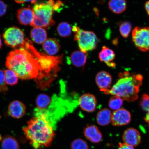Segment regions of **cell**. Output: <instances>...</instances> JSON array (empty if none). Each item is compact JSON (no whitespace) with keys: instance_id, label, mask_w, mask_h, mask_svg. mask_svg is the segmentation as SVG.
<instances>
[{"instance_id":"6da1fadb","label":"cell","mask_w":149,"mask_h":149,"mask_svg":"<svg viewBox=\"0 0 149 149\" xmlns=\"http://www.w3.org/2000/svg\"><path fill=\"white\" fill-rule=\"evenodd\" d=\"M6 66L12 70L20 79H34L39 87L45 86L46 78L36 56L24 48L15 49L9 52L6 61Z\"/></svg>"},{"instance_id":"7a4b0ae2","label":"cell","mask_w":149,"mask_h":149,"mask_svg":"<svg viewBox=\"0 0 149 149\" xmlns=\"http://www.w3.org/2000/svg\"><path fill=\"white\" fill-rule=\"evenodd\" d=\"M23 130L25 137L35 149L51 146L55 135L51 124L41 116H35L31 119Z\"/></svg>"},{"instance_id":"3957f363","label":"cell","mask_w":149,"mask_h":149,"mask_svg":"<svg viewBox=\"0 0 149 149\" xmlns=\"http://www.w3.org/2000/svg\"><path fill=\"white\" fill-rule=\"evenodd\" d=\"M119 79L110 89L104 91L106 94H111L123 100L133 102L138 98L139 88L142 84L143 76L139 74L130 75L124 72L119 74Z\"/></svg>"},{"instance_id":"277c9868","label":"cell","mask_w":149,"mask_h":149,"mask_svg":"<svg viewBox=\"0 0 149 149\" xmlns=\"http://www.w3.org/2000/svg\"><path fill=\"white\" fill-rule=\"evenodd\" d=\"M55 3L54 0H48L45 2L35 3L32 8L34 19L31 26L45 29L54 25L53 17Z\"/></svg>"},{"instance_id":"5b68a950","label":"cell","mask_w":149,"mask_h":149,"mask_svg":"<svg viewBox=\"0 0 149 149\" xmlns=\"http://www.w3.org/2000/svg\"><path fill=\"white\" fill-rule=\"evenodd\" d=\"M74 33V40L77 42L81 51L87 53L96 49L98 40L94 32L84 31L77 27Z\"/></svg>"},{"instance_id":"8992f818","label":"cell","mask_w":149,"mask_h":149,"mask_svg":"<svg viewBox=\"0 0 149 149\" xmlns=\"http://www.w3.org/2000/svg\"><path fill=\"white\" fill-rule=\"evenodd\" d=\"M3 37L5 45L17 49L23 46L26 39L23 31L16 27H11L6 29L3 33Z\"/></svg>"},{"instance_id":"52a82bcc","label":"cell","mask_w":149,"mask_h":149,"mask_svg":"<svg viewBox=\"0 0 149 149\" xmlns=\"http://www.w3.org/2000/svg\"><path fill=\"white\" fill-rule=\"evenodd\" d=\"M132 40L140 51L149 52V27H136L132 32Z\"/></svg>"},{"instance_id":"ba28073f","label":"cell","mask_w":149,"mask_h":149,"mask_svg":"<svg viewBox=\"0 0 149 149\" xmlns=\"http://www.w3.org/2000/svg\"><path fill=\"white\" fill-rule=\"evenodd\" d=\"M131 121V114L125 109H120L115 111L112 113L111 122L113 126L126 125Z\"/></svg>"},{"instance_id":"9c48e42d","label":"cell","mask_w":149,"mask_h":149,"mask_svg":"<svg viewBox=\"0 0 149 149\" xmlns=\"http://www.w3.org/2000/svg\"><path fill=\"white\" fill-rule=\"evenodd\" d=\"M122 139L126 144L133 147L138 146L141 141V136L137 130L133 128H127L124 132Z\"/></svg>"},{"instance_id":"30bf717a","label":"cell","mask_w":149,"mask_h":149,"mask_svg":"<svg viewBox=\"0 0 149 149\" xmlns=\"http://www.w3.org/2000/svg\"><path fill=\"white\" fill-rule=\"evenodd\" d=\"M80 107L83 111L92 112L95 111L97 106L96 99L92 94H85L81 96L79 100Z\"/></svg>"},{"instance_id":"8fae6325","label":"cell","mask_w":149,"mask_h":149,"mask_svg":"<svg viewBox=\"0 0 149 149\" xmlns=\"http://www.w3.org/2000/svg\"><path fill=\"white\" fill-rule=\"evenodd\" d=\"M34 17L33 9L29 6L19 9L17 12L18 21L22 25L31 26L34 19Z\"/></svg>"},{"instance_id":"7c38bea8","label":"cell","mask_w":149,"mask_h":149,"mask_svg":"<svg viewBox=\"0 0 149 149\" xmlns=\"http://www.w3.org/2000/svg\"><path fill=\"white\" fill-rule=\"evenodd\" d=\"M95 81L100 91L103 92L111 88L112 77L110 74L105 71L98 72L95 78Z\"/></svg>"},{"instance_id":"4fadbf2b","label":"cell","mask_w":149,"mask_h":149,"mask_svg":"<svg viewBox=\"0 0 149 149\" xmlns=\"http://www.w3.org/2000/svg\"><path fill=\"white\" fill-rule=\"evenodd\" d=\"M83 133L86 139L93 143H98L102 140V134L96 126H87L84 129Z\"/></svg>"},{"instance_id":"5bb4252c","label":"cell","mask_w":149,"mask_h":149,"mask_svg":"<svg viewBox=\"0 0 149 149\" xmlns=\"http://www.w3.org/2000/svg\"><path fill=\"white\" fill-rule=\"evenodd\" d=\"M26 107L24 104L18 100L11 102L8 107V113L11 117L16 119H19L25 114Z\"/></svg>"},{"instance_id":"9a60e30c","label":"cell","mask_w":149,"mask_h":149,"mask_svg":"<svg viewBox=\"0 0 149 149\" xmlns=\"http://www.w3.org/2000/svg\"><path fill=\"white\" fill-rule=\"evenodd\" d=\"M99 58L102 62L105 63L108 66L115 68L116 64L113 61L115 58V54L113 50L106 46H103L99 53Z\"/></svg>"},{"instance_id":"2e32d148","label":"cell","mask_w":149,"mask_h":149,"mask_svg":"<svg viewBox=\"0 0 149 149\" xmlns=\"http://www.w3.org/2000/svg\"><path fill=\"white\" fill-rule=\"evenodd\" d=\"M87 58V53L81 51H74L69 57L70 62L77 68H83L86 63Z\"/></svg>"},{"instance_id":"e0dca14e","label":"cell","mask_w":149,"mask_h":149,"mask_svg":"<svg viewBox=\"0 0 149 149\" xmlns=\"http://www.w3.org/2000/svg\"><path fill=\"white\" fill-rule=\"evenodd\" d=\"M45 52L50 56L55 55L58 53L61 46L57 40L55 38H48L42 45Z\"/></svg>"},{"instance_id":"ac0fdd59","label":"cell","mask_w":149,"mask_h":149,"mask_svg":"<svg viewBox=\"0 0 149 149\" xmlns=\"http://www.w3.org/2000/svg\"><path fill=\"white\" fill-rule=\"evenodd\" d=\"M30 37L33 42L37 44H41L47 40V33L44 28L33 27L31 31Z\"/></svg>"},{"instance_id":"d6986e66","label":"cell","mask_w":149,"mask_h":149,"mask_svg":"<svg viewBox=\"0 0 149 149\" xmlns=\"http://www.w3.org/2000/svg\"><path fill=\"white\" fill-rule=\"evenodd\" d=\"M111 111L107 108H105L99 111L96 116V121L98 124L101 126H106L111 122Z\"/></svg>"},{"instance_id":"ffe728a7","label":"cell","mask_w":149,"mask_h":149,"mask_svg":"<svg viewBox=\"0 0 149 149\" xmlns=\"http://www.w3.org/2000/svg\"><path fill=\"white\" fill-rule=\"evenodd\" d=\"M108 6L110 10L113 13L120 14L126 10L127 2L126 0H110Z\"/></svg>"},{"instance_id":"44dd1931","label":"cell","mask_w":149,"mask_h":149,"mask_svg":"<svg viewBox=\"0 0 149 149\" xmlns=\"http://www.w3.org/2000/svg\"><path fill=\"white\" fill-rule=\"evenodd\" d=\"M52 100L47 95L44 94L39 95L36 99V108L41 110L47 109L51 105Z\"/></svg>"},{"instance_id":"7402d4cb","label":"cell","mask_w":149,"mask_h":149,"mask_svg":"<svg viewBox=\"0 0 149 149\" xmlns=\"http://www.w3.org/2000/svg\"><path fill=\"white\" fill-rule=\"evenodd\" d=\"M1 149H19V146L17 141L11 136L3 138L1 141Z\"/></svg>"},{"instance_id":"603a6c76","label":"cell","mask_w":149,"mask_h":149,"mask_svg":"<svg viewBox=\"0 0 149 149\" xmlns=\"http://www.w3.org/2000/svg\"><path fill=\"white\" fill-rule=\"evenodd\" d=\"M72 28L70 24L66 22L59 23L57 27V31L58 35L63 37L70 36L72 33Z\"/></svg>"},{"instance_id":"cb8c5ba5","label":"cell","mask_w":149,"mask_h":149,"mask_svg":"<svg viewBox=\"0 0 149 149\" xmlns=\"http://www.w3.org/2000/svg\"><path fill=\"white\" fill-rule=\"evenodd\" d=\"M139 105L141 109L146 113L144 117L145 122H149V95L147 94H143L141 97Z\"/></svg>"},{"instance_id":"d4e9b609","label":"cell","mask_w":149,"mask_h":149,"mask_svg":"<svg viewBox=\"0 0 149 149\" xmlns=\"http://www.w3.org/2000/svg\"><path fill=\"white\" fill-rule=\"evenodd\" d=\"M6 83V84L13 86L16 84L18 81V77L17 74L10 69L4 71Z\"/></svg>"},{"instance_id":"484cf974","label":"cell","mask_w":149,"mask_h":149,"mask_svg":"<svg viewBox=\"0 0 149 149\" xmlns=\"http://www.w3.org/2000/svg\"><path fill=\"white\" fill-rule=\"evenodd\" d=\"M123 104L122 98L116 96H113L110 99L109 102V107L113 110L116 111L120 109Z\"/></svg>"},{"instance_id":"4316f807","label":"cell","mask_w":149,"mask_h":149,"mask_svg":"<svg viewBox=\"0 0 149 149\" xmlns=\"http://www.w3.org/2000/svg\"><path fill=\"white\" fill-rule=\"evenodd\" d=\"M131 29L132 25L129 22H123L119 25V31L120 34L124 38H127L129 36Z\"/></svg>"},{"instance_id":"83f0119b","label":"cell","mask_w":149,"mask_h":149,"mask_svg":"<svg viewBox=\"0 0 149 149\" xmlns=\"http://www.w3.org/2000/svg\"><path fill=\"white\" fill-rule=\"evenodd\" d=\"M71 149H89L87 143L85 140L81 139L74 140L70 144Z\"/></svg>"},{"instance_id":"f1b7e54d","label":"cell","mask_w":149,"mask_h":149,"mask_svg":"<svg viewBox=\"0 0 149 149\" xmlns=\"http://www.w3.org/2000/svg\"><path fill=\"white\" fill-rule=\"evenodd\" d=\"M8 89L6 83L4 71L0 70V92H4Z\"/></svg>"},{"instance_id":"f546056e","label":"cell","mask_w":149,"mask_h":149,"mask_svg":"<svg viewBox=\"0 0 149 149\" xmlns=\"http://www.w3.org/2000/svg\"><path fill=\"white\" fill-rule=\"evenodd\" d=\"M7 7L5 3L1 0H0V17L3 16L6 13Z\"/></svg>"},{"instance_id":"4dcf8cb0","label":"cell","mask_w":149,"mask_h":149,"mask_svg":"<svg viewBox=\"0 0 149 149\" xmlns=\"http://www.w3.org/2000/svg\"><path fill=\"white\" fill-rule=\"evenodd\" d=\"M63 5V3L61 1L58 0V1H56L55 2L54 5V11L57 12L61 11V9H62V7Z\"/></svg>"},{"instance_id":"1f68e13d","label":"cell","mask_w":149,"mask_h":149,"mask_svg":"<svg viewBox=\"0 0 149 149\" xmlns=\"http://www.w3.org/2000/svg\"><path fill=\"white\" fill-rule=\"evenodd\" d=\"M118 149H135L134 147L126 143H119Z\"/></svg>"},{"instance_id":"d6a6232c","label":"cell","mask_w":149,"mask_h":149,"mask_svg":"<svg viewBox=\"0 0 149 149\" xmlns=\"http://www.w3.org/2000/svg\"><path fill=\"white\" fill-rule=\"evenodd\" d=\"M14 1L17 3H19V4H22V3L30 2L32 4H35V3H36L38 0H14Z\"/></svg>"},{"instance_id":"836d02e7","label":"cell","mask_w":149,"mask_h":149,"mask_svg":"<svg viewBox=\"0 0 149 149\" xmlns=\"http://www.w3.org/2000/svg\"><path fill=\"white\" fill-rule=\"evenodd\" d=\"M145 8L147 14L149 16V1L146 2L145 4Z\"/></svg>"},{"instance_id":"e575fe53","label":"cell","mask_w":149,"mask_h":149,"mask_svg":"<svg viewBox=\"0 0 149 149\" xmlns=\"http://www.w3.org/2000/svg\"><path fill=\"white\" fill-rule=\"evenodd\" d=\"M2 46V42L1 36L0 35V49L1 48Z\"/></svg>"},{"instance_id":"d590c367","label":"cell","mask_w":149,"mask_h":149,"mask_svg":"<svg viewBox=\"0 0 149 149\" xmlns=\"http://www.w3.org/2000/svg\"><path fill=\"white\" fill-rule=\"evenodd\" d=\"M148 126H149V122H148Z\"/></svg>"}]
</instances>
